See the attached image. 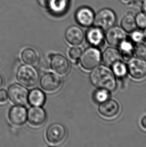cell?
<instances>
[{"mask_svg":"<svg viewBox=\"0 0 146 147\" xmlns=\"http://www.w3.org/2000/svg\"><path fill=\"white\" fill-rule=\"evenodd\" d=\"M90 80L97 89L103 88L112 92L116 88V76L107 66L98 65L94 68L90 74Z\"/></svg>","mask_w":146,"mask_h":147,"instance_id":"1","label":"cell"},{"mask_svg":"<svg viewBox=\"0 0 146 147\" xmlns=\"http://www.w3.org/2000/svg\"><path fill=\"white\" fill-rule=\"evenodd\" d=\"M17 78L22 85L32 88L36 86L39 82V74L37 70L32 65H23L18 69Z\"/></svg>","mask_w":146,"mask_h":147,"instance_id":"2","label":"cell"},{"mask_svg":"<svg viewBox=\"0 0 146 147\" xmlns=\"http://www.w3.org/2000/svg\"><path fill=\"white\" fill-rule=\"evenodd\" d=\"M80 57L82 67L85 70H91L99 65L102 55L99 48L93 46L85 50Z\"/></svg>","mask_w":146,"mask_h":147,"instance_id":"3","label":"cell"},{"mask_svg":"<svg viewBox=\"0 0 146 147\" xmlns=\"http://www.w3.org/2000/svg\"><path fill=\"white\" fill-rule=\"evenodd\" d=\"M117 21L116 14L110 8H104L95 15L94 24L103 30H107L115 25Z\"/></svg>","mask_w":146,"mask_h":147,"instance_id":"4","label":"cell"},{"mask_svg":"<svg viewBox=\"0 0 146 147\" xmlns=\"http://www.w3.org/2000/svg\"><path fill=\"white\" fill-rule=\"evenodd\" d=\"M129 74L135 80H142L146 76V60L132 57L127 65Z\"/></svg>","mask_w":146,"mask_h":147,"instance_id":"5","label":"cell"},{"mask_svg":"<svg viewBox=\"0 0 146 147\" xmlns=\"http://www.w3.org/2000/svg\"><path fill=\"white\" fill-rule=\"evenodd\" d=\"M28 94L27 89L19 84H12L8 89V96L16 105H25L28 101Z\"/></svg>","mask_w":146,"mask_h":147,"instance_id":"6","label":"cell"},{"mask_svg":"<svg viewBox=\"0 0 146 147\" xmlns=\"http://www.w3.org/2000/svg\"><path fill=\"white\" fill-rule=\"evenodd\" d=\"M67 131L64 126L60 123H54L50 125L46 132L48 141L53 145L61 143L65 139Z\"/></svg>","mask_w":146,"mask_h":147,"instance_id":"7","label":"cell"},{"mask_svg":"<svg viewBox=\"0 0 146 147\" xmlns=\"http://www.w3.org/2000/svg\"><path fill=\"white\" fill-rule=\"evenodd\" d=\"M105 38L109 45L119 47L124 40L127 39L126 32L121 27L113 26L107 30Z\"/></svg>","mask_w":146,"mask_h":147,"instance_id":"8","label":"cell"},{"mask_svg":"<svg viewBox=\"0 0 146 147\" xmlns=\"http://www.w3.org/2000/svg\"><path fill=\"white\" fill-rule=\"evenodd\" d=\"M51 67L57 74L61 76H65L69 71L70 63L69 60L61 54H50Z\"/></svg>","mask_w":146,"mask_h":147,"instance_id":"9","label":"cell"},{"mask_svg":"<svg viewBox=\"0 0 146 147\" xmlns=\"http://www.w3.org/2000/svg\"><path fill=\"white\" fill-rule=\"evenodd\" d=\"M61 84V78L59 76L51 72L44 74L40 80L42 88L48 92H56L59 89Z\"/></svg>","mask_w":146,"mask_h":147,"instance_id":"10","label":"cell"},{"mask_svg":"<svg viewBox=\"0 0 146 147\" xmlns=\"http://www.w3.org/2000/svg\"><path fill=\"white\" fill-rule=\"evenodd\" d=\"M95 14L93 10L88 7H82L77 10L75 18L77 23L84 27L92 26L95 20Z\"/></svg>","mask_w":146,"mask_h":147,"instance_id":"11","label":"cell"},{"mask_svg":"<svg viewBox=\"0 0 146 147\" xmlns=\"http://www.w3.org/2000/svg\"><path fill=\"white\" fill-rule=\"evenodd\" d=\"M29 123L34 127H40L45 123L47 115L45 110L40 107H31L27 113Z\"/></svg>","mask_w":146,"mask_h":147,"instance_id":"12","label":"cell"},{"mask_svg":"<svg viewBox=\"0 0 146 147\" xmlns=\"http://www.w3.org/2000/svg\"><path fill=\"white\" fill-rule=\"evenodd\" d=\"M99 113L107 118L116 117L120 111V105L118 102L114 99H108L100 103L99 105Z\"/></svg>","mask_w":146,"mask_h":147,"instance_id":"13","label":"cell"},{"mask_svg":"<svg viewBox=\"0 0 146 147\" xmlns=\"http://www.w3.org/2000/svg\"><path fill=\"white\" fill-rule=\"evenodd\" d=\"M9 118L11 122L15 125H22L26 123L27 119V109L22 105L14 106L10 109Z\"/></svg>","mask_w":146,"mask_h":147,"instance_id":"14","label":"cell"},{"mask_svg":"<svg viewBox=\"0 0 146 147\" xmlns=\"http://www.w3.org/2000/svg\"><path fill=\"white\" fill-rule=\"evenodd\" d=\"M86 38L89 44L96 47L102 46L105 38L104 30L95 26L90 28L86 33Z\"/></svg>","mask_w":146,"mask_h":147,"instance_id":"15","label":"cell"},{"mask_svg":"<svg viewBox=\"0 0 146 147\" xmlns=\"http://www.w3.org/2000/svg\"><path fill=\"white\" fill-rule=\"evenodd\" d=\"M65 36L67 42L73 45H79L82 44L85 38V35L82 29L75 25L67 28Z\"/></svg>","mask_w":146,"mask_h":147,"instance_id":"16","label":"cell"},{"mask_svg":"<svg viewBox=\"0 0 146 147\" xmlns=\"http://www.w3.org/2000/svg\"><path fill=\"white\" fill-rule=\"evenodd\" d=\"M102 58L106 65L111 66L116 62L121 60L122 57L120 51L118 49L111 47L105 49Z\"/></svg>","mask_w":146,"mask_h":147,"instance_id":"17","label":"cell"},{"mask_svg":"<svg viewBox=\"0 0 146 147\" xmlns=\"http://www.w3.org/2000/svg\"><path fill=\"white\" fill-rule=\"evenodd\" d=\"M46 101V96L41 90L35 88L32 90L28 94V101L34 107H41Z\"/></svg>","mask_w":146,"mask_h":147,"instance_id":"18","label":"cell"},{"mask_svg":"<svg viewBox=\"0 0 146 147\" xmlns=\"http://www.w3.org/2000/svg\"><path fill=\"white\" fill-rule=\"evenodd\" d=\"M70 0H51L49 8L52 13L61 15L65 12L69 5Z\"/></svg>","mask_w":146,"mask_h":147,"instance_id":"19","label":"cell"},{"mask_svg":"<svg viewBox=\"0 0 146 147\" xmlns=\"http://www.w3.org/2000/svg\"><path fill=\"white\" fill-rule=\"evenodd\" d=\"M121 27L127 32L131 33L134 30H136V22L135 17L132 14H127L124 17L121 22Z\"/></svg>","mask_w":146,"mask_h":147,"instance_id":"20","label":"cell"},{"mask_svg":"<svg viewBox=\"0 0 146 147\" xmlns=\"http://www.w3.org/2000/svg\"><path fill=\"white\" fill-rule=\"evenodd\" d=\"M122 57L125 60H129L132 57L134 54V48L132 43L126 40H124L119 46Z\"/></svg>","mask_w":146,"mask_h":147,"instance_id":"21","label":"cell"},{"mask_svg":"<svg viewBox=\"0 0 146 147\" xmlns=\"http://www.w3.org/2000/svg\"><path fill=\"white\" fill-rule=\"evenodd\" d=\"M22 59L24 63L34 65L37 61L38 56L36 52L32 48H27L22 52Z\"/></svg>","mask_w":146,"mask_h":147,"instance_id":"22","label":"cell"},{"mask_svg":"<svg viewBox=\"0 0 146 147\" xmlns=\"http://www.w3.org/2000/svg\"><path fill=\"white\" fill-rule=\"evenodd\" d=\"M111 66L113 73L117 78H124L128 72L127 66L121 60L116 62Z\"/></svg>","mask_w":146,"mask_h":147,"instance_id":"23","label":"cell"},{"mask_svg":"<svg viewBox=\"0 0 146 147\" xmlns=\"http://www.w3.org/2000/svg\"><path fill=\"white\" fill-rule=\"evenodd\" d=\"M110 97V92L103 88H98L95 90L93 94V98L96 102L101 103L109 99Z\"/></svg>","mask_w":146,"mask_h":147,"instance_id":"24","label":"cell"},{"mask_svg":"<svg viewBox=\"0 0 146 147\" xmlns=\"http://www.w3.org/2000/svg\"><path fill=\"white\" fill-rule=\"evenodd\" d=\"M134 52L138 57L146 60V41L143 40L136 43Z\"/></svg>","mask_w":146,"mask_h":147,"instance_id":"25","label":"cell"},{"mask_svg":"<svg viewBox=\"0 0 146 147\" xmlns=\"http://www.w3.org/2000/svg\"><path fill=\"white\" fill-rule=\"evenodd\" d=\"M137 26L140 29L146 28V14L144 12H140L135 17Z\"/></svg>","mask_w":146,"mask_h":147,"instance_id":"26","label":"cell"},{"mask_svg":"<svg viewBox=\"0 0 146 147\" xmlns=\"http://www.w3.org/2000/svg\"><path fill=\"white\" fill-rule=\"evenodd\" d=\"M82 53L81 48L77 47L72 48L69 51V56L73 60H77L80 58Z\"/></svg>","mask_w":146,"mask_h":147,"instance_id":"27","label":"cell"},{"mask_svg":"<svg viewBox=\"0 0 146 147\" xmlns=\"http://www.w3.org/2000/svg\"><path fill=\"white\" fill-rule=\"evenodd\" d=\"M131 33L132 40L136 43L140 42L144 39V33L141 31L135 30Z\"/></svg>","mask_w":146,"mask_h":147,"instance_id":"28","label":"cell"},{"mask_svg":"<svg viewBox=\"0 0 146 147\" xmlns=\"http://www.w3.org/2000/svg\"><path fill=\"white\" fill-rule=\"evenodd\" d=\"M51 0H37L40 6L43 8H49Z\"/></svg>","mask_w":146,"mask_h":147,"instance_id":"29","label":"cell"},{"mask_svg":"<svg viewBox=\"0 0 146 147\" xmlns=\"http://www.w3.org/2000/svg\"><path fill=\"white\" fill-rule=\"evenodd\" d=\"M8 94L5 90H0V102H5L8 99Z\"/></svg>","mask_w":146,"mask_h":147,"instance_id":"30","label":"cell"},{"mask_svg":"<svg viewBox=\"0 0 146 147\" xmlns=\"http://www.w3.org/2000/svg\"><path fill=\"white\" fill-rule=\"evenodd\" d=\"M141 123L143 127L146 129V115L143 117L141 121Z\"/></svg>","mask_w":146,"mask_h":147,"instance_id":"31","label":"cell"},{"mask_svg":"<svg viewBox=\"0 0 146 147\" xmlns=\"http://www.w3.org/2000/svg\"><path fill=\"white\" fill-rule=\"evenodd\" d=\"M143 12L146 14V0H144L142 3Z\"/></svg>","mask_w":146,"mask_h":147,"instance_id":"32","label":"cell"},{"mask_svg":"<svg viewBox=\"0 0 146 147\" xmlns=\"http://www.w3.org/2000/svg\"><path fill=\"white\" fill-rule=\"evenodd\" d=\"M3 84V80L2 76H1L0 75V88H1V87H2Z\"/></svg>","mask_w":146,"mask_h":147,"instance_id":"33","label":"cell"},{"mask_svg":"<svg viewBox=\"0 0 146 147\" xmlns=\"http://www.w3.org/2000/svg\"><path fill=\"white\" fill-rule=\"evenodd\" d=\"M144 37L146 39V28L145 29L144 32Z\"/></svg>","mask_w":146,"mask_h":147,"instance_id":"34","label":"cell"}]
</instances>
